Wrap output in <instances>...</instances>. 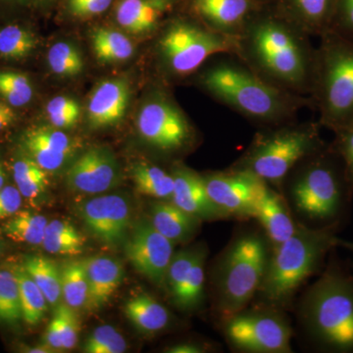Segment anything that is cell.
Returning a JSON list of instances; mask_svg holds the SVG:
<instances>
[{
    "mask_svg": "<svg viewBox=\"0 0 353 353\" xmlns=\"http://www.w3.org/2000/svg\"><path fill=\"white\" fill-rule=\"evenodd\" d=\"M13 178L16 187L25 199H36L46 192L48 185V172L30 157H23L14 162Z\"/></svg>",
    "mask_w": 353,
    "mask_h": 353,
    "instance_id": "34",
    "label": "cell"
},
{
    "mask_svg": "<svg viewBox=\"0 0 353 353\" xmlns=\"http://www.w3.org/2000/svg\"><path fill=\"white\" fill-rule=\"evenodd\" d=\"M254 219L266 234L272 248L290 239L299 225L284 196L269 185L260 196Z\"/></svg>",
    "mask_w": 353,
    "mask_h": 353,
    "instance_id": "23",
    "label": "cell"
},
{
    "mask_svg": "<svg viewBox=\"0 0 353 353\" xmlns=\"http://www.w3.org/2000/svg\"><path fill=\"white\" fill-rule=\"evenodd\" d=\"M79 215L90 234L109 246L125 243L132 224V209L126 197L106 194L83 202Z\"/></svg>",
    "mask_w": 353,
    "mask_h": 353,
    "instance_id": "15",
    "label": "cell"
},
{
    "mask_svg": "<svg viewBox=\"0 0 353 353\" xmlns=\"http://www.w3.org/2000/svg\"><path fill=\"white\" fill-rule=\"evenodd\" d=\"M87 273L90 309L101 308L110 301L124 280L125 270L119 260L109 256L83 259Z\"/></svg>",
    "mask_w": 353,
    "mask_h": 353,
    "instance_id": "24",
    "label": "cell"
},
{
    "mask_svg": "<svg viewBox=\"0 0 353 353\" xmlns=\"http://www.w3.org/2000/svg\"><path fill=\"white\" fill-rule=\"evenodd\" d=\"M85 238L74 225L64 220L48 222L41 245L50 254L75 256L83 252Z\"/></svg>",
    "mask_w": 353,
    "mask_h": 353,
    "instance_id": "31",
    "label": "cell"
},
{
    "mask_svg": "<svg viewBox=\"0 0 353 353\" xmlns=\"http://www.w3.org/2000/svg\"><path fill=\"white\" fill-rule=\"evenodd\" d=\"M174 246L155 229L150 218H141L130 230L125 252L141 275L158 288H164L167 270L175 253Z\"/></svg>",
    "mask_w": 353,
    "mask_h": 353,
    "instance_id": "14",
    "label": "cell"
},
{
    "mask_svg": "<svg viewBox=\"0 0 353 353\" xmlns=\"http://www.w3.org/2000/svg\"><path fill=\"white\" fill-rule=\"evenodd\" d=\"M271 250L261 228L236 230L210 271L212 311L217 323L254 301L264 280Z\"/></svg>",
    "mask_w": 353,
    "mask_h": 353,
    "instance_id": "5",
    "label": "cell"
},
{
    "mask_svg": "<svg viewBox=\"0 0 353 353\" xmlns=\"http://www.w3.org/2000/svg\"><path fill=\"white\" fill-rule=\"evenodd\" d=\"M219 347H213L212 343L201 341H181L167 347L165 352L169 353H206L215 352Z\"/></svg>",
    "mask_w": 353,
    "mask_h": 353,
    "instance_id": "46",
    "label": "cell"
},
{
    "mask_svg": "<svg viewBox=\"0 0 353 353\" xmlns=\"http://www.w3.org/2000/svg\"><path fill=\"white\" fill-rule=\"evenodd\" d=\"M268 4L311 38L319 39L332 30L338 0H270Z\"/></svg>",
    "mask_w": 353,
    "mask_h": 353,
    "instance_id": "21",
    "label": "cell"
},
{
    "mask_svg": "<svg viewBox=\"0 0 353 353\" xmlns=\"http://www.w3.org/2000/svg\"><path fill=\"white\" fill-rule=\"evenodd\" d=\"M51 306H57L62 299L61 272L52 259L41 255H30L23 263Z\"/></svg>",
    "mask_w": 353,
    "mask_h": 353,
    "instance_id": "29",
    "label": "cell"
},
{
    "mask_svg": "<svg viewBox=\"0 0 353 353\" xmlns=\"http://www.w3.org/2000/svg\"><path fill=\"white\" fill-rule=\"evenodd\" d=\"M174 192L171 201L202 222L229 220L208 196L201 174L180 162L173 165Z\"/></svg>",
    "mask_w": 353,
    "mask_h": 353,
    "instance_id": "18",
    "label": "cell"
},
{
    "mask_svg": "<svg viewBox=\"0 0 353 353\" xmlns=\"http://www.w3.org/2000/svg\"><path fill=\"white\" fill-rule=\"evenodd\" d=\"M92 50L101 63H120L134 55V46L126 34L110 28H99L92 34Z\"/></svg>",
    "mask_w": 353,
    "mask_h": 353,
    "instance_id": "30",
    "label": "cell"
},
{
    "mask_svg": "<svg viewBox=\"0 0 353 353\" xmlns=\"http://www.w3.org/2000/svg\"><path fill=\"white\" fill-rule=\"evenodd\" d=\"M124 312L132 324L145 334L161 333L172 324L168 309L148 294H139L130 299Z\"/></svg>",
    "mask_w": 353,
    "mask_h": 353,
    "instance_id": "26",
    "label": "cell"
},
{
    "mask_svg": "<svg viewBox=\"0 0 353 353\" xmlns=\"http://www.w3.org/2000/svg\"><path fill=\"white\" fill-rule=\"evenodd\" d=\"M48 224L43 215L19 210L2 226V232L7 238L17 243L38 245L43 243Z\"/></svg>",
    "mask_w": 353,
    "mask_h": 353,
    "instance_id": "32",
    "label": "cell"
},
{
    "mask_svg": "<svg viewBox=\"0 0 353 353\" xmlns=\"http://www.w3.org/2000/svg\"><path fill=\"white\" fill-rule=\"evenodd\" d=\"M155 55L162 72L170 78L196 75L211 57L232 55L236 39L212 31L180 8L162 24Z\"/></svg>",
    "mask_w": 353,
    "mask_h": 353,
    "instance_id": "9",
    "label": "cell"
},
{
    "mask_svg": "<svg viewBox=\"0 0 353 353\" xmlns=\"http://www.w3.org/2000/svg\"><path fill=\"white\" fill-rule=\"evenodd\" d=\"M48 63L52 73L61 77H75L85 68L82 54L73 44L59 41L48 53Z\"/></svg>",
    "mask_w": 353,
    "mask_h": 353,
    "instance_id": "38",
    "label": "cell"
},
{
    "mask_svg": "<svg viewBox=\"0 0 353 353\" xmlns=\"http://www.w3.org/2000/svg\"><path fill=\"white\" fill-rule=\"evenodd\" d=\"M311 39L264 3L236 37L234 57L271 85L310 97L317 65Z\"/></svg>",
    "mask_w": 353,
    "mask_h": 353,
    "instance_id": "1",
    "label": "cell"
},
{
    "mask_svg": "<svg viewBox=\"0 0 353 353\" xmlns=\"http://www.w3.org/2000/svg\"><path fill=\"white\" fill-rule=\"evenodd\" d=\"M19 285L23 320L30 326L38 325L48 311V301L23 265L14 267Z\"/></svg>",
    "mask_w": 353,
    "mask_h": 353,
    "instance_id": "33",
    "label": "cell"
},
{
    "mask_svg": "<svg viewBox=\"0 0 353 353\" xmlns=\"http://www.w3.org/2000/svg\"><path fill=\"white\" fill-rule=\"evenodd\" d=\"M46 114L53 127L69 129L80 119L81 108L75 99L60 95L48 102Z\"/></svg>",
    "mask_w": 353,
    "mask_h": 353,
    "instance_id": "40",
    "label": "cell"
},
{
    "mask_svg": "<svg viewBox=\"0 0 353 353\" xmlns=\"http://www.w3.org/2000/svg\"><path fill=\"white\" fill-rule=\"evenodd\" d=\"M23 320L19 285L14 267H0V322L16 325Z\"/></svg>",
    "mask_w": 353,
    "mask_h": 353,
    "instance_id": "36",
    "label": "cell"
},
{
    "mask_svg": "<svg viewBox=\"0 0 353 353\" xmlns=\"http://www.w3.org/2000/svg\"><path fill=\"white\" fill-rule=\"evenodd\" d=\"M318 123L333 132L353 125V39L330 30L319 38L310 94Z\"/></svg>",
    "mask_w": 353,
    "mask_h": 353,
    "instance_id": "8",
    "label": "cell"
},
{
    "mask_svg": "<svg viewBox=\"0 0 353 353\" xmlns=\"http://www.w3.org/2000/svg\"><path fill=\"white\" fill-rule=\"evenodd\" d=\"M204 187L213 203L229 220L254 219L260 196L267 183L248 172L228 167L225 170L201 174Z\"/></svg>",
    "mask_w": 353,
    "mask_h": 353,
    "instance_id": "12",
    "label": "cell"
},
{
    "mask_svg": "<svg viewBox=\"0 0 353 353\" xmlns=\"http://www.w3.org/2000/svg\"><path fill=\"white\" fill-rule=\"evenodd\" d=\"M38 46V37L28 26L11 22L0 27V59L4 61L27 59Z\"/></svg>",
    "mask_w": 353,
    "mask_h": 353,
    "instance_id": "28",
    "label": "cell"
},
{
    "mask_svg": "<svg viewBox=\"0 0 353 353\" xmlns=\"http://www.w3.org/2000/svg\"><path fill=\"white\" fill-rule=\"evenodd\" d=\"M260 1L263 2V3H268L270 0H260Z\"/></svg>",
    "mask_w": 353,
    "mask_h": 353,
    "instance_id": "53",
    "label": "cell"
},
{
    "mask_svg": "<svg viewBox=\"0 0 353 353\" xmlns=\"http://www.w3.org/2000/svg\"><path fill=\"white\" fill-rule=\"evenodd\" d=\"M227 345L241 353H292L294 329L287 311L252 303L218 322Z\"/></svg>",
    "mask_w": 353,
    "mask_h": 353,
    "instance_id": "10",
    "label": "cell"
},
{
    "mask_svg": "<svg viewBox=\"0 0 353 353\" xmlns=\"http://www.w3.org/2000/svg\"><path fill=\"white\" fill-rule=\"evenodd\" d=\"M182 0H116L114 18L122 29L134 34L157 32Z\"/></svg>",
    "mask_w": 353,
    "mask_h": 353,
    "instance_id": "19",
    "label": "cell"
},
{
    "mask_svg": "<svg viewBox=\"0 0 353 353\" xmlns=\"http://www.w3.org/2000/svg\"><path fill=\"white\" fill-rule=\"evenodd\" d=\"M334 134V141L330 145L343 161L348 185L353 192V125Z\"/></svg>",
    "mask_w": 353,
    "mask_h": 353,
    "instance_id": "43",
    "label": "cell"
},
{
    "mask_svg": "<svg viewBox=\"0 0 353 353\" xmlns=\"http://www.w3.org/2000/svg\"><path fill=\"white\" fill-rule=\"evenodd\" d=\"M65 176L66 185L74 192L99 194L119 183L120 167L108 148H92L70 166Z\"/></svg>",
    "mask_w": 353,
    "mask_h": 353,
    "instance_id": "17",
    "label": "cell"
},
{
    "mask_svg": "<svg viewBox=\"0 0 353 353\" xmlns=\"http://www.w3.org/2000/svg\"><path fill=\"white\" fill-rule=\"evenodd\" d=\"M23 196L13 185H4L0 189V220L11 217L20 210Z\"/></svg>",
    "mask_w": 353,
    "mask_h": 353,
    "instance_id": "45",
    "label": "cell"
},
{
    "mask_svg": "<svg viewBox=\"0 0 353 353\" xmlns=\"http://www.w3.org/2000/svg\"><path fill=\"white\" fill-rule=\"evenodd\" d=\"M116 0H64L65 12L79 20L90 19L108 12Z\"/></svg>",
    "mask_w": 353,
    "mask_h": 353,
    "instance_id": "42",
    "label": "cell"
},
{
    "mask_svg": "<svg viewBox=\"0 0 353 353\" xmlns=\"http://www.w3.org/2000/svg\"><path fill=\"white\" fill-rule=\"evenodd\" d=\"M220 59L202 67L196 83L211 99L240 114L260 129L299 120L303 109H312L310 97L292 94L271 85L238 58Z\"/></svg>",
    "mask_w": 353,
    "mask_h": 353,
    "instance_id": "2",
    "label": "cell"
},
{
    "mask_svg": "<svg viewBox=\"0 0 353 353\" xmlns=\"http://www.w3.org/2000/svg\"><path fill=\"white\" fill-rule=\"evenodd\" d=\"M130 85L124 79H109L94 88L88 105V118L94 129L113 126L126 114Z\"/></svg>",
    "mask_w": 353,
    "mask_h": 353,
    "instance_id": "22",
    "label": "cell"
},
{
    "mask_svg": "<svg viewBox=\"0 0 353 353\" xmlns=\"http://www.w3.org/2000/svg\"><path fill=\"white\" fill-rule=\"evenodd\" d=\"M296 320L315 350L353 352V276L331 262L299 299Z\"/></svg>",
    "mask_w": 353,
    "mask_h": 353,
    "instance_id": "4",
    "label": "cell"
},
{
    "mask_svg": "<svg viewBox=\"0 0 353 353\" xmlns=\"http://www.w3.org/2000/svg\"><path fill=\"white\" fill-rule=\"evenodd\" d=\"M336 230L311 229L297 225L284 243L272 248L261 287L252 303L289 311L297 292L319 274L327 256L340 245Z\"/></svg>",
    "mask_w": 353,
    "mask_h": 353,
    "instance_id": "6",
    "label": "cell"
},
{
    "mask_svg": "<svg viewBox=\"0 0 353 353\" xmlns=\"http://www.w3.org/2000/svg\"><path fill=\"white\" fill-rule=\"evenodd\" d=\"M34 97L31 79L21 72L0 70V99L13 108L27 105Z\"/></svg>",
    "mask_w": 353,
    "mask_h": 353,
    "instance_id": "37",
    "label": "cell"
},
{
    "mask_svg": "<svg viewBox=\"0 0 353 353\" xmlns=\"http://www.w3.org/2000/svg\"><path fill=\"white\" fill-rule=\"evenodd\" d=\"M22 145L28 157L46 172L61 168L75 152L77 143L65 132L48 127H34L22 137Z\"/></svg>",
    "mask_w": 353,
    "mask_h": 353,
    "instance_id": "20",
    "label": "cell"
},
{
    "mask_svg": "<svg viewBox=\"0 0 353 353\" xmlns=\"http://www.w3.org/2000/svg\"><path fill=\"white\" fill-rule=\"evenodd\" d=\"M16 121L15 112L3 114L0 115V132L6 131L9 127L12 126Z\"/></svg>",
    "mask_w": 353,
    "mask_h": 353,
    "instance_id": "49",
    "label": "cell"
},
{
    "mask_svg": "<svg viewBox=\"0 0 353 353\" xmlns=\"http://www.w3.org/2000/svg\"><path fill=\"white\" fill-rule=\"evenodd\" d=\"M127 347L126 340L117 330L103 325L88 336L83 350L87 353H123Z\"/></svg>",
    "mask_w": 353,
    "mask_h": 353,
    "instance_id": "39",
    "label": "cell"
},
{
    "mask_svg": "<svg viewBox=\"0 0 353 353\" xmlns=\"http://www.w3.org/2000/svg\"><path fill=\"white\" fill-rule=\"evenodd\" d=\"M24 352L30 353H50L53 352V350L48 345H38V347H30L25 348Z\"/></svg>",
    "mask_w": 353,
    "mask_h": 353,
    "instance_id": "50",
    "label": "cell"
},
{
    "mask_svg": "<svg viewBox=\"0 0 353 353\" xmlns=\"http://www.w3.org/2000/svg\"><path fill=\"white\" fill-rule=\"evenodd\" d=\"M137 130L146 145L165 157L181 154L196 143V130L164 92L152 94L139 109Z\"/></svg>",
    "mask_w": 353,
    "mask_h": 353,
    "instance_id": "11",
    "label": "cell"
},
{
    "mask_svg": "<svg viewBox=\"0 0 353 353\" xmlns=\"http://www.w3.org/2000/svg\"><path fill=\"white\" fill-rule=\"evenodd\" d=\"M208 255V246L204 243L174 253L164 288L180 310L194 312L205 303Z\"/></svg>",
    "mask_w": 353,
    "mask_h": 353,
    "instance_id": "13",
    "label": "cell"
},
{
    "mask_svg": "<svg viewBox=\"0 0 353 353\" xmlns=\"http://www.w3.org/2000/svg\"><path fill=\"white\" fill-rule=\"evenodd\" d=\"M321 129L318 121L299 120L260 129L245 152L229 167L248 172L281 192L290 170L328 145L322 139Z\"/></svg>",
    "mask_w": 353,
    "mask_h": 353,
    "instance_id": "7",
    "label": "cell"
},
{
    "mask_svg": "<svg viewBox=\"0 0 353 353\" xmlns=\"http://www.w3.org/2000/svg\"><path fill=\"white\" fill-rule=\"evenodd\" d=\"M339 246L347 248V250H350V252H353V241H345L341 240L340 245H339Z\"/></svg>",
    "mask_w": 353,
    "mask_h": 353,
    "instance_id": "52",
    "label": "cell"
},
{
    "mask_svg": "<svg viewBox=\"0 0 353 353\" xmlns=\"http://www.w3.org/2000/svg\"><path fill=\"white\" fill-rule=\"evenodd\" d=\"M0 253H1V245H0Z\"/></svg>",
    "mask_w": 353,
    "mask_h": 353,
    "instance_id": "54",
    "label": "cell"
},
{
    "mask_svg": "<svg viewBox=\"0 0 353 353\" xmlns=\"http://www.w3.org/2000/svg\"><path fill=\"white\" fill-rule=\"evenodd\" d=\"M281 194L299 224L336 231L353 197L343 161L330 143L290 170Z\"/></svg>",
    "mask_w": 353,
    "mask_h": 353,
    "instance_id": "3",
    "label": "cell"
},
{
    "mask_svg": "<svg viewBox=\"0 0 353 353\" xmlns=\"http://www.w3.org/2000/svg\"><path fill=\"white\" fill-rule=\"evenodd\" d=\"M44 345L50 347L53 352L63 350L59 324H58L57 317L54 313H53L52 319H51L48 329H46V333H44Z\"/></svg>",
    "mask_w": 353,
    "mask_h": 353,
    "instance_id": "47",
    "label": "cell"
},
{
    "mask_svg": "<svg viewBox=\"0 0 353 353\" xmlns=\"http://www.w3.org/2000/svg\"><path fill=\"white\" fill-rule=\"evenodd\" d=\"M55 0H31L32 7L34 8H46L54 3Z\"/></svg>",
    "mask_w": 353,
    "mask_h": 353,
    "instance_id": "51",
    "label": "cell"
},
{
    "mask_svg": "<svg viewBox=\"0 0 353 353\" xmlns=\"http://www.w3.org/2000/svg\"><path fill=\"white\" fill-rule=\"evenodd\" d=\"M132 180L137 192L157 201H171L174 192V176L150 162H139L132 169Z\"/></svg>",
    "mask_w": 353,
    "mask_h": 353,
    "instance_id": "27",
    "label": "cell"
},
{
    "mask_svg": "<svg viewBox=\"0 0 353 353\" xmlns=\"http://www.w3.org/2000/svg\"><path fill=\"white\" fill-rule=\"evenodd\" d=\"M150 220L155 229L174 245L194 239L203 223L171 201L154 202L150 208Z\"/></svg>",
    "mask_w": 353,
    "mask_h": 353,
    "instance_id": "25",
    "label": "cell"
},
{
    "mask_svg": "<svg viewBox=\"0 0 353 353\" xmlns=\"http://www.w3.org/2000/svg\"><path fill=\"white\" fill-rule=\"evenodd\" d=\"M62 299L73 309L82 308L88 303L87 273L83 260H71L60 268Z\"/></svg>",
    "mask_w": 353,
    "mask_h": 353,
    "instance_id": "35",
    "label": "cell"
},
{
    "mask_svg": "<svg viewBox=\"0 0 353 353\" xmlns=\"http://www.w3.org/2000/svg\"><path fill=\"white\" fill-rule=\"evenodd\" d=\"M263 4L260 0H182L181 9L212 31L236 39Z\"/></svg>",
    "mask_w": 353,
    "mask_h": 353,
    "instance_id": "16",
    "label": "cell"
},
{
    "mask_svg": "<svg viewBox=\"0 0 353 353\" xmlns=\"http://www.w3.org/2000/svg\"><path fill=\"white\" fill-rule=\"evenodd\" d=\"M332 30L353 39V0H338Z\"/></svg>",
    "mask_w": 353,
    "mask_h": 353,
    "instance_id": "44",
    "label": "cell"
},
{
    "mask_svg": "<svg viewBox=\"0 0 353 353\" xmlns=\"http://www.w3.org/2000/svg\"><path fill=\"white\" fill-rule=\"evenodd\" d=\"M74 310L75 309L70 307L65 303L58 304L54 310L59 324L63 350H70L75 347L78 341L80 326Z\"/></svg>",
    "mask_w": 353,
    "mask_h": 353,
    "instance_id": "41",
    "label": "cell"
},
{
    "mask_svg": "<svg viewBox=\"0 0 353 353\" xmlns=\"http://www.w3.org/2000/svg\"><path fill=\"white\" fill-rule=\"evenodd\" d=\"M30 7L31 0H0V12H15Z\"/></svg>",
    "mask_w": 353,
    "mask_h": 353,
    "instance_id": "48",
    "label": "cell"
}]
</instances>
